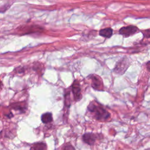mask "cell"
Returning a JSON list of instances; mask_svg holds the SVG:
<instances>
[{
  "instance_id": "cell-1",
  "label": "cell",
  "mask_w": 150,
  "mask_h": 150,
  "mask_svg": "<svg viewBox=\"0 0 150 150\" xmlns=\"http://www.w3.org/2000/svg\"><path fill=\"white\" fill-rule=\"evenodd\" d=\"M88 110L94 114V117L97 120H106L110 116V114L101 105L94 101L89 104Z\"/></svg>"
},
{
  "instance_id": "cell-13",
  "label": "cell",
  "mask_w": 150,
  "mask_h": 150,
  "mask_svg": "<svg viewBox=\"0 0 150 150\" xmlns=\"http://www.w3.org/2000/svg\"><path fill=\"white\" fill-rule=\"evenodd\" d=\"M146 68L149 71H150V61L146 63Z\"/></svg>"
},
{
  "instance_id": "cell-10",
  "label": "cell",
  "mask_w": 150,
  "mask_h": 150,
  "mask_svg": "<svg viewBox=\"0 0 150 150\" xmlns=\"http://www.w3.org/2000/svg\"><path fill=\"white\" fill-rule=\"evenodd\" d=\"M13 105V106L12 108L15 109V110H19L21 112H23L24 111L23 109L26 108V107H24L23 105H22L21 103H19V104L16 103V104H14Z\"/></svg>"
},
{
  "instance_id": "cell-6",
  "label": "cell",
  "mask_w": 150,
  "mask_h": 150,
  "mask_svg": "<svg viewBox=\"0 0 150 150\" xmlns=\"http://www.w3.org/2000/svg\"><path fill=\"white\" fill-rule=\"evenodd\" d=\"M92 80V87L96 90H100L103 88V84L101 83L100 80H99L98 77L93 75L91 76Z\"/></svg>"
},
{
  "instance_id": "cell-2",
  "label": "cell",
  "mask_w": 150,
  "mask_h": 150,
  "mask_svg": "<svg viewBox=\"0 0 150 150\" xmlns=\"http://www.w3.org/2000/svg\"><path fill=\"white\" fill-rule=\"evenodd\" d=\"M138 31V28L137 26L130 25V26L122 27L119 30V33L122 35L123 36L127 38L136 33Z\"/></svg>"
},
{
  "instance_id": "cell-11",
  "label": "cell",
  "mask_w": 150,
  "mask_h": 150,
  "mask_svg": "<svg viewBox=\"0 0 150 150\" xmlns=\"http://www.w3.org/2000/svg\"><path fill=\"white\" fill-rule=\"evenodd\" d=\"M63 150H74V149L71 145H67L64 148Z\"/></svg>"
},
{
  "instance_id": "cell-5",
  "label": "cell",
  "mask_w": 150,
  "mask_h": 150,
  "mask_svg": "<svg viewBox=\"0 0 150 150\" xmlns=\"http://www.w3.org/2000/svg\"><path fill=\"white\" fill-rule=\"evenodd\" d=\"M96 136L93 133H86L83 135V139L86 144L92 145L96 140Z\"/></svg>"
},
{
  "instance_id": "cell-4",
  "label": "cell",
  "mask_w": 150,
  "mask_h": 150,
  "mask_svg": "<svg viewBox=\"0 0 150 150\" xmlns=\"http://www.w3.org/2000/svg\"><path fill=\"white\" fill-rule=\"evenodd\" d=\"M72 92L74 95V100L76 101H79L81 98V88L80 84L77 82V81L75 80L72 84Z\"/></svg>"
},
{
  "instance_id": "cell-9",
  "label": "cell",
  "mask_w": 150,
  "mask_h": 150,
  "mask_svg": "<svg viewBox=\"0 0 150 150\" xmlns=\"http://www.w3.org/2000/svg\"><path fill=\"white\" fill-rule=\"evenodd\" d=\"M46 145L43 142H38L33 145L31 150H46Z\"/></svg>"
},
{
  "instance_id": "cell-12",
  "label": "cell",
  "mask_w": 150,
  "mask_h": 150,
  "mask_svg": "<svg viewBox=\"0 0 150 150\" xmlns=\"http://www.w3.org/2000/svg\"><path fill=\"white\" fill-rule=\"evenodd\" d=\"M144 35H145V36L149 38L150 37V29L149 30H147L146 32L144 33Z\"/></svg>"
},
{
  "instance_id": "cell-8",
  "label": "cell",
  "mask_w": 150,
  "mask_h": 150,
  "mask_svg": "<svg viewBox=\"0 0 150 150\" xmlns=\"http://www.w3.org/2000/svg\"><path fill=\"white\" fill-rule=\"evenodd\" d=\"M53 120L52 114L50 112H46L42 115L41 121L44 124H47L52 122Z\"/></svg>"
},
{
  "instance_id": "cell-3",
  "label": "cell",
  "mask_w": 150,
  "mask_h": 150,
  "mask_svg": "<svg viewBox=\"0 0 150 150\" xmlns=\"http://www.w3.org/2000/svg\"><path fill=\"white\" fill-rule=\"evenodd\" d=\"M128 60L127 59H125V58H124L122 60H120L118 63H117L116 66L114 69V71L118 74H123L125 70L128 67Z\"/></svg>"
},
{
  "instance_id": "cell-7",
  "label": "cell",
  "mask_w": 150,
  "mask_h": 150,
  "mask_svg": "<svg viewBox=\"0 0 150 150\" xmlns=\"http://www.w3.org/2000/svg\"><path fill=\"white\" fill-rule=\"evenodd\" d=\"M113 30L111 28H106L103 29H101L99 31V35L101 36L106 38H110L112 35Z\"/></svg>"
}]
</instances>
